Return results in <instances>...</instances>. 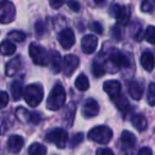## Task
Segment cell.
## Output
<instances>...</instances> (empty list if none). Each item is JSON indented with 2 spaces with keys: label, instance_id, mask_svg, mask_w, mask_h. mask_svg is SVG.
<instances>
[{
  "label": "cell",
  "instance_id": "20",
  "mask_svg": "<svg viewBox=\"0 0 155 155\" xmlns=\"http://www.w3.org/2000/svg\"><path fill=\"white\" fill-rule=\"evenodd\" d=\"M131 122L132 125L140 132L144 131L148 127V121H147V118L142 114L134 115L131 119Z\"/></svg>",
  "mask_w": 155,
  "mask_h": 155
},
{
  "label": "cell",
  "instance_id": "16",
  "mask_svg": "<svg viewBox=\"0 0 155 155\" xmlns=\"http://www.w3.org/2000/svg\"><path fill=\"white\" fill-rule=\"evenodd\" d=\"M140 64L147 71H152L155 67V58L154 55L150 51H144L140 56Z\"/></svg>",
  "mask_w": 155,
  "mask_h": 155
},
{
  "label": "cell",
  "instance_id": "14",
  "mask_svg": "<svg viewBox=\"0 0 155 155\" xmlns=\"http://www.w3.org/2000/svg\"><path fill=\"white\" fill-rule=\"evenodd\" d=\"M25 146V139L19 135H12L9 137L8 139V151L10 153H13V154H16V153L20 152L21 149L24 148Z\"/></svg>",
  "mask_w": 155,
  "mask_h": 155
},
{
  "label": "cell",
  "instance_id": "23",
  "mask_svg": "<svg viewBox=\"0 0 155 155\" xmlns=\"http://www.w3.org/2000/svg\"><path fill=\"white\" fill-rule=\"evenodd\" d=\"M16 51V46L10 41H3L0 44V53L2 55L9 56L14 54Z\"/></svg>",
  "mask_w": 155,
  "mask_h": 155
},
{
  "label": "cell",
  "instance_id": "21",
  "mask_svg": "<svg viewBox=\"0 0 155 155\" xmlns=\"http://www.w3.org/2000/svg\"><path fill=\"white\" fill-rule=\"evenodd\" d=\"M22 87H24V84H22V81H14L13 83L10 86V89H11V96L13 98L14 101H18V100L21 98L22 95Z\"/></svg>",
  "mask_w": 155,
  "mask_h": 155
},
{
  "label": "cell",
  "instance_id": "8",
  "mask_svg": "<svg viewBox=\"0 0 155 155\" xmlns=\"http://www.w3.org/2000/svg\"><path fill=\"white\" fill-rule=\"evenodd\" d=\"M16 116L22 122L32 123V124H38L41 120V117L38 113H31L24 107H19L16 110Z\"/></svg>",
  "mask_w": 155,
  "mask_h": 155
},
{
  "label": "cell",
  "instance_id": "4",
  "mask_svg": "<svg viewBox=\"0 0 155 155\" xmlns=\"http://www.w3.org/2000/svg\"><path fill=\"white\" fill-rule=\"evenodd\" d=\"M25 101L31 107H36L44 99V89L39 84H30L25 89Z\"/></svg>",
  "mask_w": 155,
  "mask_h": 155
},
{
  "label": "cell",
  "instance_id": "13",
  "mask_svg": "<svg viewBox=\"0 0 155 155\" xmlns=\"http://www.w3.org/2000/svg\"><path fill=\"white\" fill-rule=\"evenodd\" d=\"M103 91L110 96V99H116L121 93V84L119 81L110 80L103 83Z\"/></svg>",
  "mask_w": 155,
  "mask_h": 155
},
{
  "label": "cell",
  "instance_id": "5",
  "mask_svg": "<svg viewBox=\"0 0 155 155\" xmlns=\"http://www.w3.org/2000/svg\"><path fill=\"white\" fill-rule=\"evenodd\" d=\"M29 55L33 63L38 66H47L50 62L49 53L44 47L35 43H31L29 46Z\"/></svg>",
  "mask_w": 155,
  "mask_h": 155
},
{
  "label": "cell",
  "instance_id": "25",
  "mask_svg": "<svg viewBox=\"0 0 155 155\" xmlns=\"http://www.w3.org/2000/svg\"><path fill=\"white\" fill-rule=\"evenodd\" d=\"M28 153L30 155H44L47 153V148L39 142H35L29 147Z\"/></svg>",
  "mask_w": 155,
  "mask_h": 155
},
{
  "label": "cell",
  "instance_id": "33",
  "mask_svg": "<svg viewBox=\"0 0 155 155\" xmlns=\"http://www.w3.org/2000/svg\"><path fill=\"white\" fill-rule=\"evenodd\" d=\"M89 29L96 34H102L103 33V27L99 21H91L89 24Z\"/></svg>",
  "mask_w": 155,
  "mask_h": 155
},
{
  "label": "cell",
  "instance_id": "15",
  "mask_svg": "<svg viewBox=\"0 0 155 155\" xmlns=\"http://www.w3.org/2000/svg\"><path fill=\"white\" fill-rule=\"evenodd\" d=\"M20 68H21V60H20V56H16L13 60L8 62L5 66V74L8 77H13L20 70Z\"/></svg>",
  "mask_w": 155,
  "mask_h": 155
},
{
  "label": "cell",
  "instance_id": "22",
  "mask_svg": "<svg viewBox=\"0 0 155 155\" xmlns=\"http://www.w3.org/2000/svg\"><path fill=\"white\" fill-rule=\"evenodd\" d=\"M74 85L80 91H86L89 88V81L88 78L84 74V73H81V74L78 75V78L75 79Z\"/></svg>",
  "mask_w": 155,
  "mask_h": 155
},
{
  "label": "cell",
  "instance_id": "7",
  "mask_svg": "<svg viewBox=\"0 0 155 155\" xmlns=\"http://www.w3.org/2000/svg\"><path fill=\"white\" fill-rule=\"evenodd\" d=\"M16 15L15 5L9 0L0 1V24L7 25L14 20Z\"/></svg>",
  "mask_w": 155,
  "mask_h": 155
},
{
  "label": "cell",
  "instance_id": "11",
  "mask_svg": "<svg viewBox=\"0 0 155 155\" xmlns=\"http://www.w3.org/2000/svg\"><path fill=\"white\" fill-rule=\"evenodd\" d=\"M99 104L93 98H88L84 101L82 106V115L85 118H93L99 114Z\"/></svg>",
  "mask_w": 155,
  "mask_h": 155
},
{
  "label": "cell",
  "instance_id": "18",
  "mask_svg": "<svg viewBox=\"0 0 155 155\" xmlns=\"http://www.w3.org/2000/svg\"><path fill=\"white\" fill-rule=\"evenodd\" d=\"M120 142L123 148L132 149L136 144V137L133 133L129 131H123L120 136Z\"/></svg>",
  "mask_w": 155,
  "mask_h": 155
},
{
  "label": "cell",
  "instance_id": "19",
  "mask_svg": "<svg viewBox=\"0 0 155 155\" xmlns=\"http://www.w3.org/2000/svg\"><path fill=\"white\" fill-rule=\"evenodd\" d=\"M50 62H51V68L53 70V72L54 73L61 72V70L63 68V61H62V55H61V53H58V51H56V50L51 51Z\"/></svg>",
  "mask_w": 155,
  "mask_h": 155
},
{
  "label": "cell",
  "instance_id": "29",
  "mask_svg": "<svg viewBox=\"0 0 155 155\" xmlns=\"http://www.w3.org/2000/svg\"><path fill=\"white\" fill-rule=\"evenodd\" d=\"M84 140V134L83 133H75L74 135H72V137L69 140V146L70 148H75L79 144H81Z\"/></svg>",
  "mask_w": 155,
  "mask_h": 155
},
{
  "label": "cell",
  "instance_id": "24",
  "mask_svg": "<svg viewBox=\"0 0 155 155\" xmlns=\"http://www.w3.org/2000/svg\"><path fill=\"white\" fill-rule=\"evenodd\" d=\"M130 18H131V12H130V10L127 7H122L120 14L116 18L117 24L120 25V26H127L130 21Z\"/></svg>",
  "mask_w": 155,
  "mask_h": 155
},
{
  "label": "cell",
  "instance_id": "34",
  "mask_svg": "<svg viewBox=\"0 0 155 155\" xmlns=\"http://www.w3.org/2000/svg\"><path fill=\"white\" fill-rule=\"evenodd\" d=\"M121 10H122V5L114 3V5H112L110 7V15L113 16V17H115V18H117L119 14H120Z\"/></svg>",
  "mask_w": 155,
  "mask_h": 155
},
{
  "label": "cell",
  "instance_id": "6",
  "mask_svg": "<svg viewBox=\"0 0 155 155\" xmlns=\"http://www.w3.org/2000/svg\"><path fill=\"white\" fill-rule=\"evenodd\" d=\"M45 139L50 143H54L56 148L64 149L68 142V134L62 127H55L53 130H50L46 134Z\"/></svg>",
  "mask_w": 155,
  "mask_h": 155
},
{
  "label": "cell",
  "instance_id": "28",
  "mask_svg": "<svg viewBox=\"0 0 155 155\" xmlns=\"http://www.w3.org/2000/svg\"><path fill=\"white\" fill-rule=\"evenodd\" d=\"M147 101L151 106H155V84L150 83L147 91Z\"/></svg>",
  "mask_w": 155,
  "mask_h": 155
},
{
  "label": "cell",
  "instance_id": "39",
  "mask_svg": "<svg viewBox=\"0 0 155 155\" xmlns=\"http://www.w3.org/2000/svg\"><path fill=\"white\" fill-rule=\"evenodd\" d=\"M49 2L51 8H53V9H60L66 2V0H49Z\"/></svg>",
  "mask_w": 155,
  "mask_h": 155
},
{
  "label": "cell",
  "instance_id": "42",
  "mask_svg": "<svg viewBox=\"0 0 155 155\" xmlns=\"http://www.w3.org/2000/svg\"><path fill=\"white\" fill-rule=\"evenodd\" d=\"M103 1L104 0H95V2L97 3V5H100V3H102Z\"/></svg>",
  "mask_w": 155,
  "mask_h": 155
},
{
  "label": "cell",
  "instance_id": "27",
  "mask_svg": "<svg viewBox=\"0 0 155 155\" xmlns=\"http://www.w3.org/2000/svg\"><path fill=\"white\" fill-rule=\"evenodd\" d=\"M114 102L116 104L117 108L121 110V112H125L129 108V101L127 100V98L123 96H118L116 99H114Z\"/></svg>",
  "mask_w": 155,
  "mask_h": 155
},
{
  "label": "cell",
  "instance_id": "40",
  "mask_svg": "<svg viewBox=\"0 0 155 155\" xmlns=\"http://www.w3.org/2000/svg\"><path fill=\"white\" fill-rule=\"evenodd\" d=\"M96 153H97L98 155H113V154H114L113 150H110V149H107V148L98 149L97 152H96Z\"/></svg>",
  "mask_w": 155,
  "mask_h": 155
},
{
  "label": "cell",
  "instance_id": "17",
  "mask_svg": "<svg viewBox=\"0 0 155 155\" xmlns=\"http://www.w3.org/2000/svg\"><path fill=\"white\" fill-rule=\"evenodd\" d=\"M129 94L134 100H140L143 95V87L138 81H131L129 83Z\"/></svg>",
  "mask_w": 155,
  "mask_h": 155
},
{
  "label": "cell",
  "instance_id": "35",
  "mask_svg": "<svg viewBox=\"0 0 155 155\" xmlns=\"http://www.w3.org/2000/svg\"><path fill=\"white\" fill-rule=\"evenodd\" d=\"M140 9H141V11L144 12V13H150L153 10V3L151 2V0H142Z\"/></svg>",
  "mask_w": 155,
  "mask_h": 155
},
{
  "label": "cell",
  "instance_id": "2",
  "mask_svg": "<svg viewBox=\"0 0 155 155\" xmlns=\"http://www.w3.org/2000/svg\"><path fill=\"white\" fill-rule=\"evenodd\" d=\"M66 91L62 84H55L50 91L47 99V108L50 110H58L65 104Z\"/></svg>",
  "mask_w": 155,
  "mask_h": 155
},
{
  "label": "cell",
  "instance_id": "9",
  "mask_svg": "<svg viewBox=\"0 0 155 155\" xmlns=\"http://www.w3.org/2000/svg\"><path fill=\"white\" fill-rule=\"evenodd\" d=\"M58 41L62 45V47L65 50H68L74 45L75 43V36H74V32L72 31V29L70 28H65L63 29L60 32L58 37Z\"/></svg>",
  "mask_w": 155,
  "mask_h": 155
},
{
  "label": "cell",
  "instance_id": "10",
  "mask_svg": "<svg viewBox=\"0 0 155 155\" xmlns=\"http://www.w3.org/2000/svg\"><path fill=\"white\" fill-rule=\"evenodd\" d=\"M80 65V60L74 54H67L63 62V71L66 77H70Z\"/></svg>",
  "mask_w": 155,
  "mask_h": 155
},
{
  "label": "cell",
  "instance_id": "41",
  "mask_svg": "<svg viewBox=\"0 0 155 155\" xmlns=\"http://www.w3.org/2000/svg\"><path fill=\"white\" fill-rule=\"evenodd\" d=\"M153 153V151L151 150L149 147H143V148L138 150V154L139 155H151Z\"/></svg>",
  "mask_w": 155,
  "mask_h": 155
},
{
  "label": "cell",
  "instance_id": "26",
  "mask_svg": "<svg viewBox=\"0 0 155 155\" xmlns=\"http://www.w3.org/2000/svg\"><path fill=\"white\" fill-rule=\"evenodd\" d=\"M103 62V61H102ZM99 62L98 60H95L91 65V70H93V74L96 78H100L105 73V67H104V63Z\"/></svg>",
  "mask_w": 155,
  "mask_h": 155
},
{
  "label": "cell",
  "instance_id": "12",
  "mask_svg": "<svg viewBox=\"0 0 155 155\" xmlns=\"http://www.w3.org/2000/svg\"><path fill=\"white\" fill-rule=\"evenodd\" d=\"M98 45V38L97 36L93 34H88L83 36L82 41H81V49L84 53L86 54H91L95 52V50L97 49Z\"/></svg>",
  "mask_w": 155,
  "mask_h": 155
},
{
  "label": "cell",
  "instance_id": "31",
  "mask_svg": "<svg viewBox=\"0 0 155 155\" xmlns=\"http://www.w3.org/2000/svg\"><path fill=\"white\" fill-rule=\"evenodd\" d=\"M144 38L147 41L151 44L155 43V27L154 26H149L147 28L146 34H144Z\"/></svg>",
  "mask_w": 155,
  "mask_h": 155
},
{
  "label": "cell",
  "instance_id": "38",
  "mask_svg": "<svg viewBox=\"0 0 155 155\" xmlns=\"http://www.w3.org/2000/svg\"><path fill=\"white\" fill-rule=\"evenodd\" d=\"M112 35L114 36V38L116 39V41H120V39H121V35H122V33H121V29L119 28L118 26L113 27Z\"/></svg>",
  "mask_w": 155,
  "mask_h": 155
},
{
  "label": "cell",
  "instance_id": "30",
  "mask_svg": "<svg viewBox=\"0 0 155 155\" xmlns=\"http://www.w3.org/2000/svg\"><path fill=\"white\" fill-rule=\"evenodd\" d=\"M9 37L11 39H13L14 41H17V43H21L26 39V34L21 31H17V30H14L12 32L9 33Z\"/></svg>",
  "mask_w": 155,
  "mask_h": 155
},
{
  "label": "cell",
  "instance_id": "36",
  "mask_svg": "<svg viewBox=\"0 0 155 155\" xmlns=\"http://www.w3.org/2000/svg\"><path fill=\"white\" fill-rule=\"evenodd\" d=\"M10 97L5 91H0V110L5 108L9 103Z\"/></svg>",
  "mask_w": 155,
  "mask_h": 155
},
{
  "label": "cell",
  "instance_id": "1",
  "mask_svg": "<svg viewBox=\"0 0 155 155\" xmlns=\"http://www.w3.org/2000/svg\"><path fill=\"white\" fill-rule=\"evenodd\" d=\"M129 65V58L117 49H113L110 52L107 60L104 63L105 70H108L110 73H116L120 68H127Z\"/></svg>",
  "mask_w": 155,
  "mask_h": 155
},
{
  "label": "cell",
  "instance_id": "3",
  "mask_svg": "<svg viewBox=\"0 0 155 155\" xmlns=\"http://www.w3.org/2000/svg\"><path fill=\"white\" fill-rule=\"evenodd\" d=\"M87 137L99 144H106L112 140L113 131L105 125H98L95 127L88 132Z\"/></svg>",
  "mask_w": 155,
  "mask_h": 155
},
{
  "label": "cell",
  "instance_id": "37",
  "mask_svg": "<svg viewBox=\"0 0 155 155\" xmlns=\"http://www.w3.org/2000/svg\"><path fill=\"white\" fill-rule=\"evenodd\" d=\"M67 5H68L69 9L73 12H79L81 9L80 2H79L78 0H68V1H67Z\"/></svg>",
  "mask_w": 155,
  "mask_h": 155
},
{
  "label": "cell",
  "instance_id": "32",
  "mask_svg": "<svg viewBox=\"0 0 155 155\" xmlns=\"http://www.w3.org/2000/svg\"><path fill=\"white\" fill-rule=\"evenodd\" d=\"M34 30L35 33L38 37H41L46 32V26H45V22L43 20H38V21L35 22L34 25Z\"/></svg>",
  "mask_w": 155,
  "mask_h": 155
}]
</instances>
